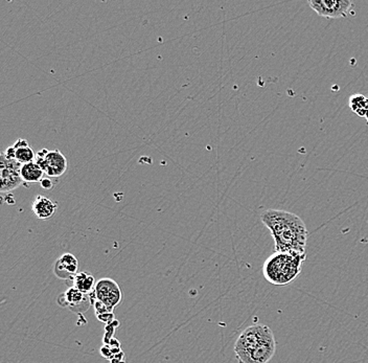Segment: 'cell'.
<instances>
[{
	"instance_id": "52a82bcc",
	"label": "cell",
	"mask_w": 368,
	"mask_h": 363,
	"mask_svg": "<svg viewBox=\"0 0 368 363\" xmlns=\"http://www.w3.org/2000/svg\"><path fill=\"white\" fill-rule=\"evenodd\" d=\"M309 6L320 17L343 18L353 14L355 3L351 0H310Z\"/></svg>"
},
{
	"instance_id": "5b68a950",
	"label": "cell",
	"mask_w": 368,
	"mask_h": 363,
	"mask_svg": "<svg viewBox=\"0 0 368 363\" xmlns=\"http://www.w3.org/2000/svg\"><path fill=\"white\" fill-rule=\"evenodd\" d=\"M35 162L50 178L62 176L68 168L66 157L59 150L50 151L48 149H43L39 151L36 154Z\"/></svg>"
},
{
	"instance_id": "5bb4252c",
	"label": "cell",
	"mask_w": 368,
	"mask_h": 363,
	"mask_svg": "<svg viewBox=\"0 0 368 363\" xmlns=\"http://www.w3.org/2000/svg\"><path fill=\"white\" fill-rule=\"evenodd\" d=\"M349 106L359 118H366L368 113V97L361 93L353 95L349 100Z\"/></svg>"
},
{
	"instance_id": "30bf717a",
	"label": "cell",
	"mask_w": 368,
	"mask_h": 363,
	"mask_svg": "<svg viewBox=\"0 0 368 363\" xmlns=\"http://www.w3.org/2000/svg\"><path fill=\"white\" fill-rule=\"evenodd\" d=\"M5 154L9 158L16 159L21 165L30 164L36 159V154L30 148L28 140H23V138L16 140L13 147H9L6 150Z\"/></svg>"
},
{
	"instance_id": "7a4b0ae2",
	"label": "cell",
	"mask_w": 368,
	"mask_h": 363,
	"mask_svg": "<svg viewBox=\"0 0 368 363\" xmlns=\"http://www.w3.org/2000/svg\"><path fill=\"white\" fill-rule=\"evenodd\" d=\"M275 352V337L266 325L250 326L242 332L235 344L239 363H268Z\"/></svg>"
},
{
	"instance_id": "ba28073f",
	"label": "cell",
	"mask_w": 368,
	"mask_h": 363,
	"mask_svg": "<svg viewBox=\"0 0 368 363\" xmlns=\"http://www.w3.org/2000/svg\"><path fill=\"white\" fill-rule=\"evenodd\" d=\"M58 304L75 313H84L93 305V301L90 295H83L78 289L71 287L58 297Z\"/></svg>"
},
{
	"instance_id": "277c9868",
	"label": "cell",
	"mask_w": 368,
	"mask_h": 363,
	"mask_svg": "<svg viewBox=\"0 0 368 363\" xmlns=\"http://www.w3.org/2000/svg\"><path fill=\"white\" fill-rule=\"evenodd\" d=\"M91 301H99L106 306L110 312L122 303L123 293L115 279L104 277L95 285V291L90 295Z\"/></svg>"
},
{
	"instance_id": "8fae6325",
	"label": "cell",
	"mask_w": 368,
	"mask_h": 363,
	"mask_svg": "<svg viewBox=\"0 0 368 363\" xmlns=\"http://www.w3.org/2000/svg\"><path fill=\"white\" fill-rule=\"evenodd\" d=\"M58 203L46 196L38 195L32 203V210L38 219L50 220L56 213Z\"/></svg>"
},
{
	"instance_id": "4fadbf2b",
	"label": "cell",
	"mask_w": 368,
	"mask_h": 363,
	"mask_svg": "<svg viewBox=\"0 0 368 363\" xmlns=\"http://www.w3.org/2000/svg\"><path fill=\"white\" fill-rule=\"evenodd\" d=\"M20 174H21L23 183H40L44 178L43 171L35 161L30 162V164L22 165Z\"/></svg>"
},
{
	"instance_id": "9c48e42d",
	"label": "cell",
	"mask_w": 368,
	"mask_h": 363,
	"mask_svg": "<svg viewBox=\"0 0 368 363\" xmlns=\"http://www.w3.org/2000/svg\"><path fill=\"white\" fill-rule=\"evenodd\" d=\"M78 259L72 254L66 252L55 263L54 272L58 279L73 281L75 277L78 274Z\"/></svg>"
},
{
	"instance_id": "8992f818",
	"label": "cell",
	"mask_w": 368,
	"mask_h": 363,
	"mask_svg": "<svg viewBox=\"0 0 368 363\" xmlns=\"http://www.w3.org/2000/svg\"><path fill=\"white\" fill-rule=\"evenodd\" d=\"M22 165L16 159L9 158L5 153L0 155V179H1V193H10L23 183L21 178Z\"/></svg>"
},
{
	"instance_id": "3957f363",
	"label": "cell",
	"mask_w": 368,
	"mask_h": 363,
	"mask_svg": "<svg viewBox=\"0 0 368 363\" xmlns=\"http://www.w3.org/2000/svg\"><path fill=\"white\" fill-rule=\"evenodd\" d=\"M306 259L307 254L275 252L264 263V277L274 286H287L302 273Z\"/></svg>"
},
{
	"instance_id": "7c38bea8",
	"label": "cell",
	"mask_w": 368,
	"mask_h": 363,
	"mask_svg": "<svg viewBox=\"0 0 368 363\" xmlns=\"http://www.w3.org/2000/svg\"><path fill=\"white\" fill-rule=\"evenodd\" d=\"M95 279L91 273L87 271L78 272V274L73 279V287L85 295H90L95 289Z\"/></svg>"
},
{
	"instance_id": "6da1fadb",
	"label": "cell",
	"mask_w": 368,
	"mask_h": 363,
	"mask_svg": "<svg viewBox=\"0 0 368 363\" xmlns=\"http://www.w3.org/2000/svg\"><path fill=\"white\" fill-rule=\"evenodd\" d=\"M261 220L271 232L275 252L306 254L309 232L300 216L282 210H267Z\"/></svg>"
},
{
	"instance_id": "9a60e30c",
	"label": "cell",
	"mask_w": 368,
	"mask_h": 363,
	"mask_svg": "<svg viewBox=\"0 0 368 363\" xmlns=\"http://www.w3.org/2000/svg\"><path fill=\"white\" fill-rule=\"evenodd\" d=\"M40 185H41L42 189H50L54 187V183L50 180V177H44L41 181H40Z\"/></svg>"
},
{
	"instance_id": "2e32d148",
	"label": "cell",
	"mask_w": 368,
	"mask_h": 363,
	"mask_svg": "<svg viewBox=\"0 0 368 363\" xmlns=\"http://www.w3.org/2000/svg\"><path fill=\"white\" fill-rule=\"evenodd\" d=\"M113 363H125V362H124V360H119V361H117V362H113Z\"/></svg>"
},
{
	"instance_id": "e0dca14e",
	"label": "cell",
	"mask_w": 368,
	"mask_h": 363,
	"mask_svg": "<svg viewBox=\"0 0 368 363\" xmlns=\"http://www.w3.org/2000/svg\"><path fill=\"white\" fill-rule=\"evenodd\" d=\"M365 120H367V124H368V113H367V116H366Z\"/></svg>"
}]
</instances>
